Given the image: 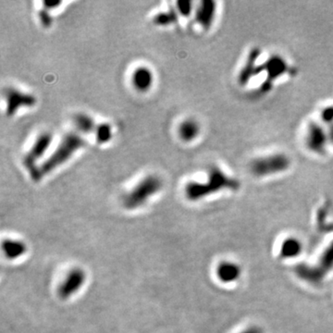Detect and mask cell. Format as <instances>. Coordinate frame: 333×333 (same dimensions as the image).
I'll return each mask as SVG.
<instances>
[{
	"instance_id": "6da1fadb",
	"label": "cell",
	"mask_w": 333,
	"mask_h": 333,
	"mask_svg": "<svg viewBox=\"0 0 333 333\" xmlns=\"http://www.w3.org/2000/svg\"><path fill=\"white\" fill-rule=\"evenodd\" d=\"M239 182L225 173L220 166H211L208 168V180L205 182L190 181L185 187V195L189 200L196 201L221 190H235Z\"/></svg>"
},
{
	"instance_id": "7a4b0ae2",
	"label": "cell",
	"mask_w": 333,
	"mask_h": 333,
	"mask_svg": "<svg viewBox=\"0 0 333 333\" xmlns=\"http://www.w3.org/2000/svg\"><path fill=\"white\" fill-rule=\"evenodd\" d=\"M84 146L85 140L80 134L72 132L66 133L54 152L39 166L42 178L61 166L72 157L74 153Z\"/></svg>"
},
{
	"instance_id": "3957f363",
	"label": "cell",
	"mask_w": 333,
	"mask_h": 333,
	"mask_svg": "<svg viewBox=\"0 0 333 333\" xmlns=\"http://www.w3.org/2000/svg\"><path fill=\"white\" fill-rule=\"evenodd\" d=\"M291 161L283 153H275L258 157L250 163L251 172L257 177L282 173L290 168Z\"/></svg>"
},
{
	"instance_id": "277c9868",
	"label": "cell",
	"mask_w": 333,
	"mask_h": 333,
	"mask_svg": "<svg viewBox=\"0 0 333 333\" xmlns=\"http://www.w3.org/2000/svg\"><path fill=\"white\" fill-rule=\"evenodd\" d=\"M162 187V181L155 175L146 176L135 187L123 197V205L127 209H135L157 194Z\"/></svg>"
},
{
	"instance_id": "5b68a950",
	"label": "cell",
	"mask_w": 333,
	"mask_h": 333,
	"mask_svg": "<svg viewBox=\"0 0 333 333\" xmlns=\"http://www.w3.org/2000/svg\"><path fill=\"white\" fill-rule=\"evenodd\" d=\"M53 135L50 132H42L36 137L33 146L22 159L23 166L27 169L32 180L36 182L42 179L40 169L39 166L36 165V162L44 157L45 153L47 152L51 145Z\"/></svg>"
},
{
	"instance_id": "8992f818",
	"label": "cell",
	"mask_w": 333,
	"mask_h": 333,
	"mask_svg": "<svg viewBox=\"0 0 333 333\" xmlns=\"http://www.w3.org/2000/svg\"><path fill=\"white\" fill-rule=\"evenodd\" d=\"M305 139V145L311 152L322 155L326 151L330 135L322 125L312 120L307 124Z\"/></svg>"
},
{
	"instance_id": "52a82bcc",
	"label": "cell",
	"mask_w": 333,
	"mask_h": 333,
	"mask_svg": "<svg viewBox=\"0 0 333 333\" xmlns=\"http://www.w3.org/2000/svg\"><path fill=\"white\" fill-rule=\"evenodd\" d=\"M6 100V114L8 117L13 116L21 108H32L36 104V98L34 95L8 87L4 91Z\"/></svg>"
},
{
	"instance_id": "ba28073f",
	"label": "cell",
	"mask_w": 333,
	"mask_h": 333,
	"mask_svg": "<svg viewBox=\"0 0 333 333\" xmlns=\"http://www.w3.org/2000/svg\"><path fill=\"white\" fill-rule=\"evenodd\" d=\"M217 13V2L212 0L200 1L194 9V18L196 22L205 30L213 25Z\"/></svg>"
},
{
	"instance_id": "9c48e42d",
	"label": "cell",
	"mask_w": 333,
	"mask_h": 333,
	"mask_svg": "<svg viewBox=\"0 0 333 333\" xmlns=\"http://www.w3.org/2000/svg\"><path fill=\"white\" fill-rule=\"evenodd\" d=\"M85 273L81 269H75L69 272L64 282L59 286L58 295L61 299H68L81 289L85 281Z\"/></svg>"
},
{
	"instance_id": "30bf717a",
	"label": "cell",
	"mask_w": 333,
	"mask_h": 333,
	"mask_svg": "<svg viewBox=\"0 0 333 333\" xmlns=\"http://www.w3.org/2000/svg\"><path fill=\"white\" fill-rule=\"evenodd\" d=\"M262 71L267 72L270 83L290 72V66L283 57L278 55L272 56L259 67V72Z\"/></svg>"
},
{
	"instance_id": "8fae6325",
	"label": "cell",
	"mask_w": 333,
	"mask_h": 333,
	"mask_svg": "<svg viewBox=\"0 0 333 333\" xmlns=\"http://www.w3.org/2000/svg\"><path fill=\"white\" fill-rule=\"evenodd\" d=\"M154 82L152 70L142 66L134 69L132 74V83L135 90L145 93L151 88Z\"/></svg>"
},
{
	"instance_id": "7c38bea8",
	"label": "cell",
	"mask_w": 333,
	"mask_h": 333,
	"mask_svg": "<svg viewBox=\"0 0 333 333\" xmlns=\"http://www.w3.org/2000/svg\"><path fill=\"white\" fill-rule=\"evenodd\" d=\"M242 275V269L238 264L231 261H223L218 266L217 276L223 283H232Z\"/></svg>"
},
{
	"instance_id": "4fadbf2b",
	"label": "cell",
	"mask_w": 333,
	"mask_h": 333,
	"mask_svg": "<svg viewBox=\"0 0 333 333\" xmlns=\"http://www.w3.org/2000/svg\"><path fill=\"white\" fill-rule=\"evenodd\" d=\"M179 136L183 142H193L200 134V125L194 118H187L180 122L179 126Z\"/></svg>"
},
{
	"instance_id": "5bb4252c",
	"label": "cell",
	"mask_w": 333,
	"mask_h": 333,
	"mask_svg": "<svg viewBox=\"0 0 333 333\" xmlns=\"http://www.w3.org/2000/svg\"><path fill=\"white\" fill-rule=\"evenodd\" d=\"M302 250H303L302 242L295 237H289L282 242L279 254L282 258H293L298 257L302 253Z\"/></svg>"
},
{
	"instance_id": "9a60e30c",
	"label": "cell",
	"mask_w": 333,
	"mask_h": 333,
	"mask_svg": "<svg viewBox=\"0 0 333 333\" xmlns=\"http://www.w3.org/2000/svg\"><path fill=\"white\" fill-rule=\"evenodd\" d=\"M2 250L8 259H16L25 254L27 247L25 243L16 240H4Z\"/></svg>"
},
{
	"instance_id": "2e32d148",
	"label": "cell",
	"mask_w": 333,
	"mask_h": 333,
	"mask_svg": "<svg viewBox=\"0 0 333 333\" xmlns=\"http://www.w3.org/2000/svg\"><path fill=\"white\" fill-rule=\"evenodd\" d=\"M73 123L79 132L90 133L96 131L97 124L94 118L86 113H77L73 116Z\"/></svg>"
},
{
	"instance_id": "e0dca14e",
	"label": "cell",
	"mask_w": 333,
	"mask_h": 333,
	"mask_svg": "<svg viewBox=\"0 0 333 333\" xmlns=\"http://www.w3.org/2000/svg\"><path fill=\"white\" fill-rule=\"evenodd\" d=\"M178 20V13L173 8L165 11L156 14L153 18V22L159 26H167L172 23H175Z\"/></svg>"
},
{
	"instance_id": "ac0fdd59",
	"label": "cell",
	"mask_w": 333,
	"mask_h": 333,
	"mask_svg": "<svg viewBox=\"0 0 333 333\" xmlns=\"http://www.w3.org/2000/svg\"><path fill=\"white\" fill-rule=\"evenodd\" d=\"M96 139L98 144H106L112 138V127L109 123H99L97 124L96 131Z\"/></svg>"
},
{
	"instance_id": "d6986e66",
	"label": "cell",
	"mask_w": 333,
	"mask_h": 333,
	"mask_svg": "<svg viewBox=\"0 0 333 333\" xmlns=\"http://www.w3.org/2000/svg\"><path fill=\"white\" fill-rule=\"evenodd\" d=\"M194 3L193 1H185V0H180L176 2V7L178 13L183 16V17H188L191 14L194 12Z\"/></svg>"
},
{
	"instance_id": "ffe728a7",
	"label": "cell",
	"mask_w": 333,
	"mask_h": 333,
	"mask_svg": "<svg viewBox=\"0 0 333 333\" xmlns=\"http://www.w3.org/2000/svg\"><path fill=\"white\" fill-rule=\"evenodd\" d=\"M321 119L323 122L327 124H333V105L332 106H327L325 108L322 109L321 113H320Z\"/></svg>"
},
{
	"instance_id": "44dd1931",
	"label": "cell",
	"mask_w": 333,
	"mask_h": 333,
	"mask_svg": "<svg viewBox=\"0 0 333 333\" xmlns=\"http://www.w3.org/2000/svg\"><path fill=\"white\" fill-rule=\"evenodd\" d=\"M38 17H39L40 22H41V24L44 27L48 28L51 26V24H52V22H53V19H52V17L49 15V10H47L46 8L42 9V10L39 11Z\"/></svg>"
},
{
	"instance_id": "7402d4cb",
	"label": "cell",
	"mask_w": 333,
	"mask_h": 333,
	"mask_svg": "<svg viewBox=\"0 0 333 333\" xmlns=\"http://www.w3.org/2000/svg\"><path fill=\"white\" fill-rule=\"evenodd\" d=\"M60 4H61V2L60 1H56V0H45L43 2L44 8H46L47 10L54 9L56 7H58Z\"/></svg>"
}]
</instances>
